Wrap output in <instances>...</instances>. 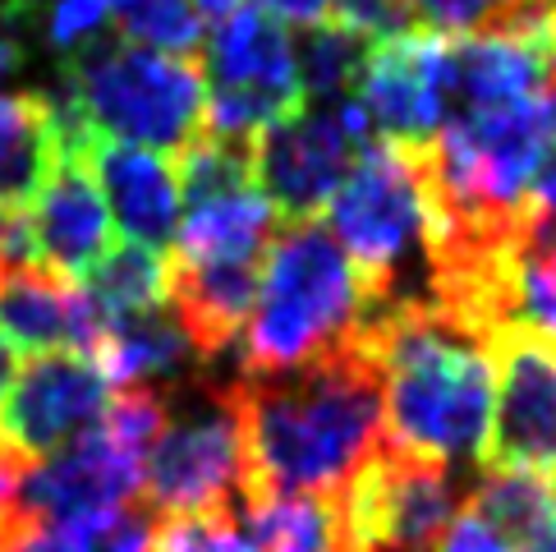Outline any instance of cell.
I'll list each match as a JSON object with an SVG mask.
<instances>
[{"label":"cell","mask_w":556,"mask_h":552,"mask_svg":"<svg viewBox=\"0 0 556 552\" xmlns=\"http://www.w3.org/2000/svg\"><path fill=\"white\" fill-rule=\"evenodd\" d=\"M244 498H341L382 447V373L364 341L276 378L230 382Z\"/></svg>","instance_id":"cell-1"},{"label":"cell","mask_w":556,"mask_h":552,"mask_svg":"<svg viewBox=\"0 0 556 552\" xmlns=\"http://www.w3.org/2000/svg\"><path fill=\"white\" fill-rule=\"evenodd\" d=\"M359 341L382 373V442L451 469L479 465L496 397L492 341L428 300L377 313Z\"/></svg>","instance_id":"cell-2"},{"label":"cell","mask_w":556,"mask_h":552,"mask_svg":"<svg viewBox=\"0 0 556 552\" xmlns=\"http://www.w3.org/2000/svg\"><path fill=\"white\" fill-rule=\"evenodd\" d=\"M377 318L372 294L327 226L294 222L263 259L253 313L240 331V378H276L336 354Z\"/></svg>","instance_id":"cell-3"},{"label":"cell","mask_w":556,"mask_h":552,"mask_svg":"<svg viewBox=\"0 0 556 552\" xmlns=\"http://www.w3.org/2000/svg\"><path fill=\"white\" fill-rule=\"evenodd\" d=\"M55 102L97 138L175 156L203 134L207 78L180 55L134 47L125 37H92L65 65V92Z\"/></svg>","instance_id":"cell-4"},{"label":"cell","mask_w":556,"mask_h":552,"mask_svg":"<svg viewBox=\"0 0 556 552\" xmlns=\"http://www.w3.org/2000/svg\"><path fill=\"white\" fill-rule=\"evenodd\" d=\"M331 240L359 272L377 313L405 304V263L424 249V189L419 143L368 138L345 185L327 203Z\"/></svg>","instance_id":"cell-5"},{"label":"cell","mask_w":556,"mask_h":552,"mask_svg":"<svg viewBox=\"0 0 556 552\" xmlns=\"http://www.w3.org/2000/svg\"><path fill=\"white\" fill-rule=\"evenodd\" d=\"M207 121L216 138H257L304 106L300 61L286 28L263 10H240L216 24L207 47Z\"/></svg>","instance_id":"cell-6"},{"label":"cell","mask_w":556,"mask_h":552,"mask_svg":"<svg viewBox=\"0 0 556 552\" xmlns=\"http://www.w3.org/2000/svg\"><path fill=\"white\" fill-rule=\"evenodd\" d=\"M368 138L372 125L354 97L331 106H300L253 138L257 189L281 222H317Z\"/></svg>","instance_id":"cell-7"},{"label":"cell","mask_w":556,"mask_h":552,"mask_svg":"<svg viewBox=\"0 0 556 552\" xmlns=\"http://www.w3.org/2000/svg\"><path fill=\"white\" fill-rule=\"evenodd\" d=\"M465 502L469 488L451 465L405 456L387 442L345 488L350 525L368 552H437Z\"/></svg>","instance_id":"cell-8"},{"label":"cell","mask_w":556,"mask_h":552,"mask_svg":"<svg viewBox=\"0 0 556 552\" xmlns=\"http://www.w3.org/2000/svg\"><path fill=\"white\" fill-rule=\"evenodd\" d=\"M143 498L162 516H203V511H235L244 498V447L235 424L230 387L212 391L207 410L185 424H166L143 465Z\"/></svg>","instance_id":"cell-9"},{"label":"cell","mask_w":556,"mask_h":552,"mask_svg":"<svg viewBox=\"0 0 556 552\" xmlns=\"http://www.w3.org/2000/svg\"><path fill=\"white\" fill-rule=\"evenodd\" d=\"M496 397L479 475H543L556 484V350L529 331L492 337Z\"/></svg>","instance_id":"cell-10"},{"label":"cell","mask_w":556,"mask_h":552,"mask_svg":"<svg viewBox=\"0 0 556 552\" xmlns=\"http://www.w3.org/2000/svg\"><path fill=\"white\" fill-rule=\"evenodd\" d=\"M115 387L84 354H42L0 405V451L14 465H42L55 451L102 428Z\"/></svg>","instance_id":"cell-11"},{"label":"cell","mask_w":556,"mask_h":552,"mask_svg":"<svg viewBox=\"0 0 556 552\" xmlns=\"http://www.w3.org/2000/svg\"><path fill=\"white\" fill-rule=\"evenodd\" d=\"M143 456L115 442L106 428L78 438L74 447L55 451L51 461L24 469L14 492V511L33 520H78L102 511L138 506L143 498Z\"/></svg>","instance_id":"cell-12"},{"label":"cell","mask_w":556,"mask_h":552,"mask_svg":"<svg viewBox=\"0 0 556 552\" xmlns=\"http://www.w3.org/2000/svg\"><path fill=\"white\" fill-rule=\"evenodd\" d=\"M354 102L368 115L377 138L428 143L446 121L442 37L395 33L372 42L359 78H354Z\"/></svg>","instance_id":"cell-13"},{"label":"cell","mask_w":556,"mask_h":552,"mask_svg":"<svg viewBox=\"0 0 556 552\" xmlns=\"http://www.w3.org/2000/svg\"><path fill=\"white\" fill-rule=\"evenodd\" d=\"M111 323L106 309L92 304V294L84 286L65 281L37 263H18L10 272H0V337L24 350H70L88 354L102 341V331Z\"/></svg>","instance_id":"cell-14"},{"label":"cell","mask_w":556,"mask_h":552,"mask_svg":"<svg viewBox=\"0 0 556 552\" xmlns=\"http://www.w3.org/2000/svg\"><path fill=\"white\" fill-rule=\"evenodd\" d=\"M18 222H24L28 263L65 276V281L88 276L111 249V212L102 203L92 171L78 156H65V166L55 171L47 193Z\"/></svg>","instance_id":"cell-15"},{"label":"cell","mask_w":556,"mask_h":552,"mask_svg":"<svg viewBox=\"0 0 556 552\" xmlns=\"http://www.w3.org/2000/svg\"><path fill=\"white\" fill-rule=\"evenodd\" d=\"M97 189H102V203H111L106 212L125 226L129 244H143L152 253H162L166 244H175V226H180V185H175V171L162 152L134 148V143H111V138H97L78 156Z\"/></svg>","instance_id":"cell-16"},{"label":"cell","mask_w":556,"mask_h":552,"mask_svg":"<svg viewBox=\"0 0 556 552\" xmlns=\"http://www.w3.org/2000/svg\"><path fill=\"white\" fill-rule=\"evenodd\" d=\"M263 263H185L166 259V309L189 337L198 364H216L240 341L253 313Z\"/></svg>","instance_id":"cell-17"},{"label":"cell","mask_w":556,"mask_h":552,"mask_svg":"<svg viewBox=\"0 0 556 552\" xmlns=\"http://www.w3.org/2000/svg\"><path fill=\"white\" fill-rule=\"evenodd\" d=\"M281 235V216L267 203L257 180L180 199L175 253L185 263H263L271 240Z\"/></svg>","instance_id":"cell-18"},{"label":"cell","mask_w":556,"mask_h":552,"mask_svg":"<svg viewBox=\"0 0 556 552\" xmlns=\"http://www.w3.org/2000/svg\"><path fill=\"white\" fill-rule=\"evenodd\" d=\"M65 166V129L55 97H0V212L24 216Z\"/></svg>","instance_id":"cell-19"},{"label":"cell","mask_w":556,"mask_h":552,"mask_svg":"<svg viewBox=\"0 0 556 552\" xmlns=\"http://www.w3.org/2000/svg\"><path fill=\"white\" fill-rule=\"evenodd\" d=\"M249 552H368L341 498H257L244 502Z\"/></svg>","instance_id":"cell-20"},{"label":"cell","mask_w":556,"mask_h":552,"mask_svg":"<svg viewBox=\"0 0 556 552\" xmlns=\"http://www.w3.org/2000/svg\"><path fill=\"white\" fill-rule=\"evenodd\" d=\"M152 520L143 506L102 511L78 520H33L10 511L0 520V552H143Z\"/></svg>","instance_id":"cell-21"},{"label":"cell","mask_w":556,"mask_h":552,"mask_svg":"<svg viewBox=\"0 0 556 552\" xmlns=\"http://www.w3.org/2000/svg\"><path fill=\"white\" fill-rule=\"evenodd\" d=\"M465 506L515 552H539L556 539V484L543 475H483Z\"/></svg>","instance_id":"cell-22"},{"label":"cell","mask_w":556,"mask_h":552,"mask_svg":"<svg viewBox=\"0 0 556 552\" xmlns=\"http://www.w3.org/2000/svg\"><path fill=\"white\" fill-rule=\"evenodd\" d=\"M84 290L92 294L97 309H106L111 318L125 313H148L166 304V259L143 244H111L88 276Z\"/></svg>","instance_id":"cell-23"},{"label":"cell","mask_w":556,"mask_h":552,"mask_svg":"<svg viewBox=\"0 0 556 552\" xmlns=\"http://www.w3.org/2000/svg\"><path fill=\"white\" fill-rule=\"evenodd\" d=\"M364 55L368 42L364 37L345 33L341 24H327L323 28H308L304 47L294 51L300 61V84H304V106H331V102H350L354 97V78L364 70Z\"/></svg>","instance_id":"cell-24"},{"label":"cell","mask_w":556,"mask_h":552,"mask_svg":"<svg viewBox=\"0 0 556 552\" xmlns=\"http://www.w3.org/2000/svg\"><path fill=\"white\" fill-rule=\"evenodd\" d=\"M409 28L428 37H473L552 14L556 0H405Z\"/></svg>","instance_id":"cell-25"},{"label":"cell","mask_w":556,"mask_h":552,"mask_svg":"<svg viewBox=\"0 0 556 552\" xmlns=\"http://www.w3.org/2000/svg\"><path fill=\"white\" fill-rule=\"evenodd\" d=\"M115 24H121L115 37L162 55H180V61L203 47V18H198L193 0H134Z\"/></svg>","instance_id":"cell-26"},{"label":"cell","mask_w":556,"mask_h":552,"mask_svg":"<svg viewBox=\"0 0 556 552\" xmlns=\"http://www.w3.org/2000/svg\"><path fill=\"white\" fill-rule=\"evenodd\" d=\"M143 552H249V543L235 511H203V516H162Z\"/></svg>","instance_id":"cell-27"},{"label":"cell","mask_w":556,"mask_h":552,"mask_svg":"<svg viewBox=\"0 0 556 552\" xmlns=\"http://www.w3.org/2000/svg\"><path fill=\"white\" fill-rule=\"evenodd\" d=\"M331 24L364 37L368 47L382 42V37H395V33H414L405 0H331Z\"/></svg>","instance_id":"cell-28"},{"label":"cell","mask_w":556,"mask_h":552,"mask_svg":"<svg viewBox=\"0 0 556 552\" xmlns=\"http://www.w3.org/2000/svg\"><path fill=\"white\" fill-rule=\"evenodd\" d=\"M106 10L97 0H55L51 5V24H47V37L55 47H88L92 37H102V24H106Z\"/></svg>","instance_id":"cell-29"},{"label":"cell","mask_w":556,"mask_h":552,"mask_svg":"<svg viewBox=\"0 0 556 552\" xmlns=\"http://www.w3.org/2000/svg\"><path fill=\"white\" fill-rule=\"evenodd\" d=\"M33 18H37L33 0H0V84L24 74V65H28L24 33L33 28Z\"/></svg>","instance_id":"cell-30"},{"label":"cell","mask_w":556,"mask_h":552,"mask_svg":"<svg viewBox=\"0 0 556 552\" xmlns=\"http://www.w3.org/2000/svg\"><path fill=\"white\" fill-rule=\"evenodd\" d=\"M437 552H515V548L502 535H492V529L465 506L460 516L451 520V529L442 535V543H437Z\"/></svg>","instance_id":"cell-31"},{"label":"cell","mask_w":556,"mask_h":552,"mask_svg":"<svg viewBox=\"0 0 556 552\" xmlns=\"http://www.w3.org/2000/svg\"><path fill=\"white\" fill-rule=\"evenodd\" d=\"M257 10L276 24H294V28H323L331 18V0H257Z\"/></svg>","instance_id":"cell-32"},{"label":"cell","mask_w":556,"mask_h":552,"mask_svg":"<svg viewBox=\"0 0 556 552\" xmlns=\"http://www.w3.org/2000/svg\"><path fill=\"white\" fill-rule=\"evenodd\" d=\"M18 263H28V240H24V222L10 212H0V272H10Z\"/></svg>","instance_id":"cell-33"},{"label":"cell","mask_w":556,"mask_h":552,"mask_svg":"<svg viewBox=\"0 0 556 552\" xmlns=\"http://www.w3.org/2000/svg\"><path fill=\"white\" fill-rule=\"evenodd\" d=\"M18 479H24V465H14L5 451H0V520L14 511V492H18Z\"/></svg>","instance_id":"cell-34"},{"label":"cell","mask_w":556,"mask_h":552,"mask_svg":"<svg viewBox=\"0 0 556 552\" xmlns=\"http://www.w3.org/2000/svg\"><path fill=\"white\" fill-rule=\"evenodd\" d=\"M193 10L203 24H226L230 14H240L244 10V0H193Z\"/></svg>","instance_id":"cell-35"},{"label":"cell","mask_w":556,"mask_h":552,"mask_svg":"<svg viewBox=\"0 0 556 552\" xmlns=\"http://www.w3.org/2000/svg\"><path fill=\"white\" fill-rule=\"evenodd\" d=\"M14 382H18V354H14V346L5 337H0V405H5Z\"/></svg>","instance_id":"cell-36"},{"label":"cell","mask_w":556,"mask_h":552,"mask_svg":"<svg viewBox=\"0 0 556 552\" xmlns=\"http://www.w3.org/2000/svg\"><path fill=\"white\" fill-rule=\"evenodd\" d=\"M97 5H102V10L111 14V18H121V14H125V10L134 5V0H97Z\"/></svg>","instance_id":"cell-37"}]
</instances>
